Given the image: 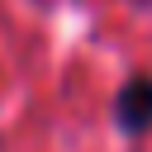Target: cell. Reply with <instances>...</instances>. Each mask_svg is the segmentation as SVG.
I'll return each instance as SVG.
<instances>
[{"mask_svg": "<svg viewBox=\"0 0 152 152\" xmlns=\"http://www.w3.org/2000/svg\"><path fill=\"white\" fill-rule=\"evenodd\" d=\"M114 124L128 138H138V133L152 128V76H128L119 86V95H114Z\"/></svg>", "mask_w": 152, "mask_h": 152, "instance_id": "1", "label": "cell"}]
</instances>
